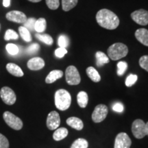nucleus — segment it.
<instances>
[{"label": "nucleus", "mask_w": 148, "mask_h": 148, "mask_svg": "<svg viewBox=\"0 0 148 148\" xmlns=\"http://www.w3.org/2000/svg\"><path fill=\"white\" fill-rule=\"evenodd\" d=\"M96 20L101 27L108 29H114L119 26L118 16L108 9H101L96 14Z\"/></svg>", "instance_id": "obj_1"}, {"label": "nucleus", "mask_w": 148, "mask_h": 148, "mask_svg": "<svg viewBox=\"0 0 148 148\" xmlns=\"http://www.w3.org/2000/svg\"><path fill=\"white\" fill-rule=\"evenodd\" d=\"M55 105L60 110H66L71 103V96L67 90L59 89L55 93Z\"/></svg>", "instance_id": "obj_2"}, {"label": "nucleus", "mask_w": 148, "mask_h": 148, "mask_svg": "<svg viewBox=\"0 0 148 148\" xmlns=\"http://www.w3.org/2000/svg\"><path fill=\"white\" fill-rule=\"evenodd\" d=\"M107 52L111 60H117L126 56L128 53V48L125 44L116 42L108 47Z\"/></svg>", "instance_id": "obj_3"}, {"label": "nucleus", "mask_w": 148, "mask_h": 148, "mask_svg": "<svg viewBox=\"0 0 148 148\" xmlns=\"http://www.w3.org/2000/svg\"><path fill=\"white\" fill-rule=\"evenodd\" d=\"M3 118L6 124L15 130H19L23 127L21 119L9 111H5L3 114Z\"/></svg>", "instance_id": "obj_4"}, {"label": "nucleus", "mask_w": 148, "mask_h": 148, "mask_svg": "<svg viewBox=\"0 0 148 148\" xmlns=\"http://www.w3.org/2000/svg\"><path fill=\"white\" fill-rule=\"evenodd\" d=\"M66 81L69 85H77L81 81L80 75L77 68L73 65L69 66L65 71Z\"/></svg>", "instance_id": "obj_5"}, {"label": "nucleus", "mask_w": 148, "mask_h": 148, "mask_svg": "<svg viewBox=\"0 0 148 148\" xmlns=\"http://www.w3.org/2000/svg\"><path fill=\"white\" fill-rule=\"evenodd\" d=\"M132 132L135 138L140 139L147 135L145 123L141 119H136L132 123Z\"/></svg>", "instance_id": "obj_6"}, {"label": "nucleus", "mask_w": 148, "mask_h": 148, "mask_svg": "<svg viewBox=\"0 0 148 148\" xmlns=\"http://www.w3.org/2000/svg\"><path fill=\"white\" fill-rule=\"evenodd\" d=\"M108 107L104 104H99L95 107L92 114V119L95 123H100L106 119L108 114Z\"/></svg>", "instance_id": "obj_7"}, {"label": "nucleus", "mask_w": 148, "mask_h": 148, "mask_svg": "<svg viewBox=\"0 0 148 148\" xmlns=\"http://www.w3.org/2000/svg\"><path fill=\"white\" fill-rule=\"evenodd\" d=\"M0 97L5 104L12 105L15 103L16 97L14 90L8 86H3L0 90Z\"/></svg>", "instance_id": "obj_8"}, {"label": "nucleus", "mask_w": 148, "mask_h": 148, "mask_svg": "<svg viewBox=\"0 0 148 148\" xmlns=\"http://www.w3.org/2000/svg\"><path fill=\"white\" fill-rule=\"evenodd\" d=\"M132 140L126 133L120 132L116 135L114 148H130Z\"/></svg>", "instance_id": "obj_9"}, {"label": "nucleus", "mask_w": 148, "mask_h": 148, "mask_svg": "<svg viewBox=\"0 0 148 148\" xmlns=\"http://www.w3.org/2000/svg\"><path fill=\"white\" fill-rule=\"evenodd\" d=\"M132 20L140 25H146L148 24V11L140 9L133 12L131 14Z\"/></svg>", "instance_id": "obj_10"}, {"label": "nucleus", "mask_w": 148, "mask_h": 148, "mask_svg": "<svg viewBox=\"0 0 148 148\" xmlns=\"http://www.w3.org/2000/svg\"><path fill=\"white\" fill-rule=\"evenodd\" d=\"M60 124V115L56 111H51L47 118V126L50 130L57 129Z\"/></svg>", "instance_id": "obj_11"}, {"label": "nucleus", "mask_w": 148, "mask_h": 148, "mask_svg": "<svg viewBox=\"0 0 148 148\" xmlns=\"http://www.w3.org/2000/svg\"><path fill=\"white\" fill-rule=\"evenodd\" d=\"M5 17L8 21L18 23H24L27 19L26 15L23 12L18 10H12L8 12Z\"/></svg>", "instance_id": "obj_12"}, {"label": "nucleus", "mask_w": 148, "mask_h": 148, "mask_svg": "<svg viewBox=\"0 0 148 148\" xmlns=\"http://www.w3.org/2000/svg\"><path fill=\"white\" fill-rule=\"evenodd\" d=\"M27 65V67L32 71H38L45 66V61L40 57H34L29 59Z\"/></svg>", "instance_id": "obj_13"}, {"label": "nucleus", "mask_w": 148, "mask_h": 148, "mask_svg": "<svg viewBox=\"0 0 148 148\" xmlns=\"http://www.w3.org/2000/svg\"><path fill=\"white\" fill-rule=\"evenodd\" d=\"M135 37L140 43L148 47V30L147 29H138L135 32Z\"/></svg>", "instance_id": "obj_14"}, {"label": "nucleus", "mask_w": 148, "mask_h": 148, "mask_svg": "<svg viewBox=\"0 0 148 148\" xmlns=\"http://www.w3.org/2000/svg\"><path fill=\"white\" fill-rule=\"evenodd\" d=\"M6 69L9 73L15 77L23 76L24 73L19 66L14 63H8L6 65Z\"/></svg>", "instance_id": "obj_15"}, {"label": "nucleus", "mask_w": 148, "mask_h": 148, "mask_svg": "<svg viewBox=\"0 0 148 148\" xmlns=\"http://www.w3.org/2000/svg\"><path fill=\"white\" fill-rule=\"evenodd\" d=\"M66 122L67 125H69L70 127H73V128L77 130H81L84 127V124H83L82 120L77 117H75V116H71V117L68 118Z\"/></svg>", "instance_id": "obj_16"}, {"label": "nucleus", "mask_w": 148, "mask_h": 148, "mask_svg": "<svg viewBox=\"0 0 148 148\" xmlns=\"http://www.w3.org/2000/svg\"><path fill=\"white\" fill-rule=\"evenodd\" d=\"M62 75H63V72L60 70H53L46 77L45 82L47 84H51L56 81L57 79L61 78Z\"/></svg>", "instance_id": "obj_17"}, {"label": "nucleus", "mask_w": 148, "mask_h": 148, "mask_svg": "<svg viewBox=\"0 0 148 148\" xmlns=\"http://www.w3.org/2000/svg\"><path fill=\"white\" fill-rule=\"evenodd\" d=\"M67 135L68 130L65 127H60V128L56 129V131L53 134V138L56 141H59L66 138Z\"/></svg>", "instance_id": "obj_18"}, {"label": "nucleus", "mask_w": 148, "mask_h": 148, "mask_svg": "<svg viewBox=\"0 0 148 148\" xmlns=\"http://www.w3.org/2000/svg\"><path fill=\"white\" fill-rule=\"evenodd\" d=\"M88 97L87 93L84 91H80L78 92L77 95V101L79 107L81 108H86L88 104Z\"/></svg>", "instance_id": "obj_19"}, {"label": "nucleus", "mask_w": 148, "mask_h": 148, "mask_svg": "<svg viewBox=\"0 0 148 148\" xmlns=\"http://www.w3.org/2000/svg\"><path fill=\"white\" fill-rule=\"evenodd\" d=\"M86 74L90 79L94 82H99L101 80V76L98 71L92 66H89L86 69Z\"/></svg>", "instance_id": "obj_20"}, {"label": "nucleus", "mask_w": 148, "mask_h": 148, "mask_svg": "<svg viewBox=\"0 0 148 148\" xmlns=\"http://www.w3.org/2000/svg\"><path fill=\"white\" fill-rule=\"evenodd\" d=\"M95 57L96 60H97L96 64H97V66H101L104 64L108 63L109 61H110L108 57L102 51H97V52H96Z\"/></svg>", "instance_id": "obj_21"}, {"label": "nucleus", "mask_w": 148, "mask_h": 148, "mask_svg": "<svg viewBox=\"0 0 148 148\" xmlns=\"http://www.w3.org/2000/svg\"><path fill=\"white\" fill-rule=\"evenodd\" d=\"M47 27V22L44 18H40L36 20L34 25V30L38 33L45 32Z\"/></svg>", "instance_id": "obj_22"}, {"label": "nucleus", "mask_w": 148, "mask_h": 148, "mask_svg": "<svg viewBox=\"0 0 148 148\" xmlns=\"http://www.w3.org/2000/svg\"><path fill=\"white\" fill-rule=\"evenodd\" d=\"M35 36L40 41L47 44L48 45H51L53 44V38L51 36L47 34H41V33H37Z\"/></svg>", "instance_id": "obj_23"}, {"label": "nucleus", "mask_w": 148, "mask_h": 148, "mask_svg": "<svg viewBox=\"0 0 148 148\" xmlns=\"http://www.w3.org/2000/svg\"><path fill=\"white\" fill-rule=\"evenodd\" d=\"M78 0H62V7L64 11L68 12L77 5Z\"/></svg>", "instance_id": "obj_24"}, {"label": "nucleus", "mask_w": 148, "mask_h": 148, "mask_svg": "<svg viewBox=\"0 0 148 148\" xmlns=\"http://www.w3.org/2000/svg\"><path fill=\"white\" fill-rule=\"evenodd\" d=\"M18 32L21 35V38L26 42H30L32 40V36H31L30 32L26 27L24 26H21L18 27Z\"/></svg>", "instance_id": "obj_25"}, {"label": "nucleus", "mask_w": 148, "mask_h": 148, "mask_svg": "<svg viewBox=\"0 0 148 148\" xmlns=\"http://www.w3.org/2000/svg\"><path fill=\"white\" fill-rule=\"evenodd\" d=\"M88 143L86 139L82 138H77L72 143L71 148H88Z\"/></svg>", "instance_id": "obj_26"}, {"label": "nucleus", "mask_w": 148, "mask_h": 148, "mask_svg": "<svg viewBox=\"0 0 148 148\" xmlns=\"http://www.w3.org/2000/svg\"><path fill=\"white\" fill-rule=\"evenodd\" d=\"M18 38V36L15 31L13 29H9L5 32V36H4V39L5 40H17Z\"/></svg>", "instance_id": "obj_27"}, {"label": "nucleus", "mask_w": 148, "mask_h": 148, "mask_svg": "<svg viewBox=\"0 0 148 148\" xmlns=\"http://www.w3.org/2000/svg\"><path fill=\"white\" fill-rule=\"evenodd\" d=\"M127 69V62L124 61H121L119 62L117 64V75L119 76L123 75Z\"/></svg>", "instance_id": "obj_28"}, {"label": "nucleus", "mask_w": 148, "mask_h": 148, "mask_svg": "<svg viewBox=\"0 0 148 148\" xmlns=\"http://www.w3.org/2000/svg\"><path fill=\"white\" fill-rule=\"evenodd\" d=\"M58 43L60 47L66 48L68 45H69V38H68V37L65 36V35H60L58 38Z\"/></svg>", "instance_id": "obj_29"}, {"label": "nucleus", "mask_w": 148, "mask_h": 148, "mask_svg": "<svg viewBox=\"0 0 148 148\" xmlns=\"http://www.w3.org/2000/svg\"><path fill=\"white\" fill-rule=\"evenodd\" d=\"M138 77L136 75H134V74H130L127 77L126 79H125V85L127 86V87H130L132 85H134L135 83H136V81H137Z\"/></svg>", "instance_id": "obj_30"}, {"label": "nucleus", "mask_w": 148, "mask_h": 148, "mask_svg": "<svg viewBox=\"0 0 148 148\" xmlns=\"http://www.w3.org/2000/svg\"><path fill=\"white\" fill-rule=\"evenodd\" d=\"M5 49L10 55H16L18 52V47L12 43H8L5 46Z\"/></svg>", "instance_id": "obj_31"}, {"label": "nucleus", "mask_w": 148, "mask_h": 148, "mask_svg": "<svg viewBox=\"0 0 148 148\" xmlns=\"http://www.w3.org/2000/svg\"><path fill=\"white\" fill-rule=\"evenodd\" d=\"M36 20L34 18H27V21L24 23V25L23 26L28 29L29 31H33L34 30V25H35V23H36Z\"/></svg>", "instance_id": "obj_32"}, {"label": "nucleus", "mask_w": 148, "mask_h": 148, "mask_svg": "<svg viewBox=\"0 0 148 148\" xmlns=\"http://www.w3.org/2000/svg\"><path fill=\"white\" fill-rule=\"evenodd\" d=\"M48 8L51 10H56L60 5L59 0H45Z\"/></svg>", "instance_id": "obj_33"}, {"label": "nucleus", "mask_w": 148, "mask_h": 148, "mask_svg": "<svg viewBox=\"0 0 148 148\" xmlns=\"http://www.w3.org/2000/svg\"><path fill=\"white\" fill-rule=\"evenodd\" d=\"M139 64L140 67L143 68L145 71L148 72V56H143L139 59Z\"/></svg>", "instance_id": "obj_34"}, {"label": "nucleus", "mask_w": 148, "mask_h": 148, "mask_svg": "<svg viewBox=\"0 0 148 148\" xmlns=\"http://www.w3.org/2000/svg\"><path fill=\"white\" fill-rule=\"evenodd\" d=\"M0 148H9L8 138L1 133H0Z\"/></svg>", "instance_id": "obj_35"}, {"label": "nucleus", "mask_w": 148, "mask_h": 148, "mask_svg": "<svg viewBox=\"0 0 148 148\" xmlns=\"http://www.w3.org/2000/svg\"><path fill=\"white\" fill-rule=\"evenodd\" d=\"M40 46L38 43H33L31 45H29L27 49V52L29 54L36 53L37 51L39 50Z\"/></svg>", "instance_id": "obj_36"}, {"label": "nucleus", "mask_w": 148, "mask_h": 148, "mask_svg": "<svg viewBox=\"0 0 148 148\" xmlns=\"http://www.w3.org/2000/svg\"><path fill=\"white\" fill-rule=\"evenodd\" d=\"M66 53H67V50L66 49V48L59 47L57 49H56L55 51L56 56L58 57L59 58H63Z\"/></svg>", "instance_id": "obj_37"}, {"label": "nucleus", "mask_w": 148, "mask_h": 148, "mask_svg": "<svg viewBox=\"0 0 148 148\" xmlns=\"http://www.w3.org/2000/svg\"><path fill=\"white\" fill-rule=\"evenodd\" d=\"M112 110L115 112H121L123 111V106L121 103H116L112 106Z\"/></svg>", "instance_id": "obj_38"}, {"label": "nucleus", "mask_w": 148, "mask_h": 148, "mask_svg": "<svg viewBox=\"0 0 148 148\" xmlns=\"http://www.w3.org/2000/svg\"><path fill=\"white\" fill-rule=\"evenodd\" d=\"M10 0H3V5L4 7H8L10 5Z\"/></svg>", "instance_id": "obj_39"}, {"label": "nucleus", "mask_w": 148, "mask_h": 148, "mask_svg": "<svg viewBox=\"0 0 148 148\" xmlns=\"http://www.w3.org/2000/svg\"><path fill=\"white\" fill-rule=\"evenodd\" d=\"M28 1L33 3H37V2H39V1H41V0H28Z\"/></svg>", "instance_id": "obj_40"}, {"label": "nucleus", "mask_w": 148, "mask_h": 148, "mask_svg": "<svg viewBox=\"0 0 148 148\" xmlns=\"http://www.w3.org/2000/svg\"><path fill=\"white\" fill-rule=\"evenodd\" d=\"M145 127H146V133H147V135L148 136V121L145 123Z\"/></svg>", "instance_id": "obj_41"}]
</instances>
